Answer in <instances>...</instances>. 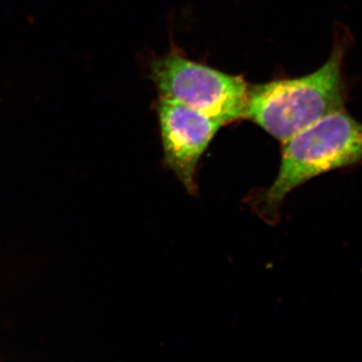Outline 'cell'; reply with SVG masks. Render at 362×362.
Wrapping results in <instances>:
<instances>
[{
  "mask_svg": "<svg viewBox=\"0 0 362 362\" xmlns=\"http://www.w3.org/2000/svg\"><path fill=\"white\" fill-rule=\"evenodd\" d=\"M349 44L347 33L338 35L330 58L309 75L250 86L246 119L283 143L323 117L345 110Z\"/></svg>",
  "mask_w": 362,
  "mask_h": 362,
  "instance_id": "1",
  "label": "cell"
},
{
  "mask_svg": "<svg viewBox=\"0 0 362 362\" xmlns=\"http://www.w3.org/2000/svg\"><path fill=\"white\" fill-rule=\"evenodd\" d=\"M159 97L173 100L223 125L246 119L249 88L233 76L197 63L173 49L151 65Z\"/></svg>",
  "mask_w": 362,
  "mask_h": 362,
  "instance_id": "3",
  "label": "cell"
},
{
  "mask_svg": "<svg viewBox=\"0 0 362 362\" xmlns=\"http://www.w3.org/2000/svg\"><path fill=\"white\" fill-rule=\"evenodd\" d=\"M156 111L160 125L164 161L187 192L194 194L197 164L223 125L204 114L165 98L159 97Z\"/></svg>",
  "mask_w": 362,
  "mask_h": 362,
  "instance_id": "4",
  "label": "cell"
},
{
  "mask_svg": "<svg viewBox=\"0 0 362 362\" xmlns=\"http://www.w3.org/2000/svg\"><path fill=\"white\" fill-rule=\"evenodd\" d=\"M362 163V123L345 110L323 117L283 142L277 177L261 195V209L274 218L290 192L317 176Z\"/></svg>",
  "mask_w": 362,
  "mask_h": 362,
  "instance_id": "2",
  "label": "cell"
}]
</instances>
